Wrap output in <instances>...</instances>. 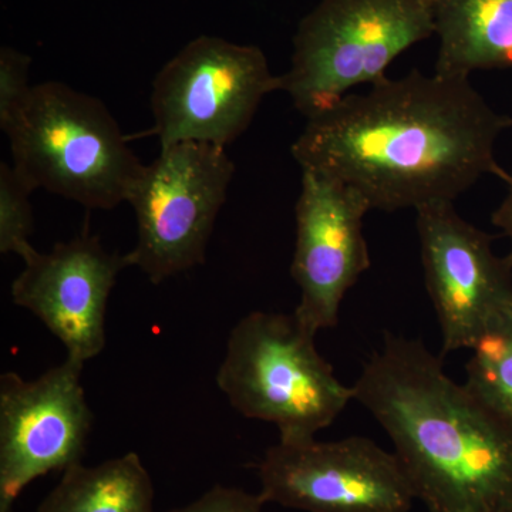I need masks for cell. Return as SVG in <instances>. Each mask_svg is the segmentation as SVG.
Returning <instances> with one entry per match:
<instances>
[{
  "label": "cell",
  "instance_id": "1",
  "mask_svg": "<svg viewBox=\"0 0 512 512\" xmlns=\"http://www.w3.org/2000/svg\"><path fill=\"white\" fill-rule=\"evenodd\" d=\"M511 126L467 77L414 69L306 119L291 153L302 171L338 178L372 210L417 211L456 201L484 175L504 180L495 146Z\"/></svg>",
  "mask_w": 512,
  "mask_h": 512
},
{
  "label": "cell",
  "instance_id": "2",
  "mask_svg": "<svg viewBox=\"0 0 512 512\" xmlns=\"http://www.w3.org/2000/svg\"><path fill=\"white\" fill-rule=\"evenodd\" d=\"M430 512H512V426L420 340L386 333L353 384Z\"/></svg>",
  "mask_w": 512,
  "mask_h": 512
},
{
  "label": "cell",
  "instance_id": "3",
  "mask_svg": "<svg viewBox=\"0 0 512 512\" xmlns=\"http://www.w3.org/2000/svg\"><path fill=\"white\" fill-rule=\"evenodd\" d=\"M2 130L13 168L33 191L89 210L127 202L144 168L106 104L66 83L32 86Z\"/></svg>",
  "mask_w": 512,
  "mask_h": 512
},
{
  "label": "cell",
  "instance_id": "4",
  "mask_svg": "<svg viewBox=\"0 0 512 512\" xmlns=\"http://www.w3.org/2000/svg\"><path fill=\"white\" fill-rule=\"evenodd\" d=\"M295 313L251 312L231 330L217 384L247 419L274 424L279 441L313 440L355 400Z\"/></svg>",
  "mask_w": 512,
  "mask_h": 512
},
{
  "label": "cell",
  "instance_id": "5",
  "mask_svg": "<svg viewBox=\"0 0 512 512\" xmlns=\"http://www.w3.org/2000/svg\"><path fill=\"white\" fill-rule=\"evenodd\" d=\"M431 36L430 0H320L296 29L281 92L311 119L386 79L397 57Z\"/></svg>",
  "mask_w": 512,
  "mask_h": 512
},
{
  "label": "cell",
  "instance_id": "6",
  "mask_svg": "<svg viewBox=\"0 0 512 512\" xmlns=\"http://www.w3.org/2000/svg\"><path fill=\"white\" fill-rule=\"evenodd\" d=\"M235 174L224 147L178 143L144 164L127 202L136 214L137 244L127 252L154 285L202 265Z\"/></svg>",
  "mask_w": 512,
  "mask_h": 512
},
{
  "label": "cell",
  "instance_id": "7",
  "mask_svg": "<svg viewBox=\"0 0 512 512\" xmlns=\"http://www.w3.org/2000/svg\"><path fill=\"white\" fill-rule=\"evenodd\" d=\"M281 90L258 46L202 35L161 67L153 82V134L178 143L227 147L241 137L268 94Z\"/></svg>",
  "mask_w": 512,
  "mask_h": 512
},
{
  "label": "cell",
  "instance_id": "8",
  "mask_svg": "<svg viewBox=\"0 0 512 512\" xmlns=\"http://www.w3.org/2000/svg\"><path fill=\"white\" fill-rule=\"evenodd\" d=\"M258 477L265 504L305 512H410L417 500L396 454L366 437L279 441Z\"/></svg>",
  "mask_w": 512,
  "mask_h": 512
},
{
  "label": "cell",
  "instance_id": "9",
  "mask_svg": "<svg viewBox=\"0 0 512 512\" xmlns=\"http://www.w3.org/2000/svg\"><path fill=\"white\" fill-rule=\"evenodd\" d=\"M83 369L66 357L36 379L0 377V508L36 478L82 463L93 424Z\"/></svg>",
  "mask_w": 512,
  "mask_h": 512
},
{
  "label": "cell",
  "instance_id": "10",
  "mask_svg": "<svg viewBox=\"0 0 512 512\" xmlns=\"http://www.w3.org/2000/svg\"><path fill=\"white\" fill-rule=\"evenodd\" d=\"M421 264L441 329L443 355L471 349L512 308V252L498 256L493 235L460 217L454 202L416 211Z\"/></svg>",
  "mask_w": 512,
  "mask_h": 512
},
{
  "label": "cell",
  "instance_id": "11",
  "mask_svg": "<svg viewBox=\"0 0 512 512\" xmlns=\"http://www.w3.org/2000/svg\"><path fill=\"white\" fill-rule=\"evenodd\" d=\"M369 211V202L350 185L318 171H302L291 265L301 296L293 313L316 335L338 325L346 293L372 265L363 234Z\"/></svg>",
  "mask_w": 512,
  "mask_h": 512
},
{
  "label": "cell",
  "instance_id": "12",
  "mask_svg": "<svg viewBox=\"0 0 512 512\" xmlns=\"http://www.w3.org/2000/svg\"><path fill=\"white\" fill-rule=\"evenodd\" d=\"M12 284V301L32 312L66 348L67 357L86 365L106 346V315L127 255L109 252L99 238L82 232L57 242L49 252L33 249Z\"/></svg>",
  "mask_w": 512,
  "mask_h": 512
},
{
  "label": "cell",
  "instance_id": "13",
  "mask_svg": "<svg viewBox=\"0 0 512 512\" xmlns=\"http://www.w3.org/2000/svg\"><path fill=\"white\" fill-rule=\"evenodd\" d=\"M437 37L434 73L467 77L512 70V0H430Z\"/></svg>",
  "mask_w": 512,
  "mask_h": 512
},
{
  "label": "cell",
  "instance_id": "14",
  "mask_svg": "<svg viewBox=\"0 0 512 512\" xmlns=\"http://www.w3.org/2000/svg\"><path fill=\"white\" fill-rule=\"evenodd\" d=\"M37 512H156L154 485L136 453L63 471Z\"/></svg>",
  "mask_w": 512,
  "mask_h": 512
},
{
  "label": "cell",
  "instance_id": "15",
  "mask_svg": "<svg viewBox=\"0 0 512 512\" xmlns=\"http://www.w3.org/2000/svg\"><path fill=\"white\" fill-rule=\"evenodd\" d=\"M470 350L464 384L512 426V308L498 316Z\"/></svg>",
  "mask_w": 512,
  "mask_h": 512
},
{
  "label": "cell",
  "instance_id": "16",
  "mask_svg": "<svg viewBox=\"0 0 512 512\" xmlns=\"http://www.w3.org/2000/svg\"><path fill=\"white\" fill-rule=\"evenodd\" d=\"M13 165L0 164V252L25 258L33 249L35 231L30 195L33 194Z\"/></svg>",
  "mask_w": 512,
  "mask_h": 512
},
{
  "label": "cell",
  "instance_id": "17",
  "mask_svg": "<svg viewBox=\"0 0 512 512\" xmlns=\"http://www.w3.org/2000/svg\"><path fill=\"white\" fill-rule=\"evenodd\" d=\"M32 57L10 46L0 49V127L22 106L30 93Z\"/></svg>",
  "mask_w": 512,
  "mask_h": 512
},
{
  "label": "cell",
  "instance_id": "18",
  "mask_svg": "<svg viewBox=\"0 0 512 512\" xmlns=\"http://www.w3.org/2000/svg\"><path fill=\"white\" fill-rule=\"evenodd\" d=\"M264 505L259 494L217 485L191 504L168 512H265Z\"/></svg>",
  "mask_w": 512,
  "mask_h": 512
},
{
  "label": "cell",
  "instance_id": "19",
  "mask_svg": "<svg viewBox=\"0 0 512 512\" xmlns=\"http://www.w3.org/2000/svg\"><path fill=\"white\" fill-rule=\"evenodd\" d=\"M503 181L507 184V194L491 215V221L495 227L503 231L505 237H508L512 244V175L507 174Z\"/></svg>",
  "mask_w": 512,
  "mask_h": 512
},
{
  "label": "cell",
  "instance_id": "20",
  "mask_svg": "<svg viewBox=\"0 0 512 512\" xmlns=\"http://www.w3.org/2000/svg\"><path fill=\"white\" fill-rule=\"evenodd\" d=\"M0 512H12V507L0 508Z\"/></svg>",
  "mask_w": 512,
  "mask_h": 512
}]
</instances>
